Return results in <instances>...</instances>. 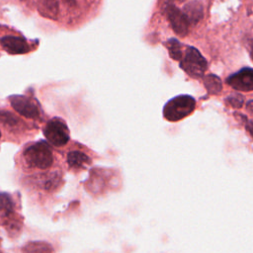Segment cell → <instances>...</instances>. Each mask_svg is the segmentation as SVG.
Segmentation results:
<instances>
[{
  "instance_id": "1",
  "label": "cell",
  "mask_w": 253,
  "mask_h": 253,
  "mask_svg": "<svg viewBox=\"0 0 253 253\" xmlns=\"http://www.w3.org/2000/svg\"><path fill=\"white\" fill-rule=\"evenodd\" d=\"M19 176H29L63 168L59 153L46 140H29L22 144L14 156Z\"/></svg>"
},
{
  "instance_id": "2",
  "label": "cell",
  "mask_w": 253,
  "mask_h": 253,
  "mask_svg": "<svg viewBox=\"0 0 253 253\" xmlns=\"http://www.w3.org/2000/svg\"><path fill=\"white\" fill-rule=\"evenodd\" d=\"M19 183L30 200L39 205H46L63 189L65 171L63 168H55L34 175L19 176Z\"/></svg>"
},
{
  "instance_id": "3",
  "label": "cell",
  "mask_w": 253,
  "mask_h": 253,
  "mask_svg": "<svg viewBox=\"0 0 253 253\" xmlns=\"http://www.w3.org/2000/svg\"><path fill=\"white\" fill-rule=\"evenodd\" d=\"M40 126L17 113L0 109V132L2 140L22 145L33 139Z\"/></svg>"
},
{
  "instance_id": "4",
  "label": "cell",
  "mask_w": 253,
  "mask_h": 253,
  "mask_svg": "<svg viewBox=\"0 0 253 253\" xmlns=\"http://www.w3.org/2000/svg\"><path fill=\"white\" fill-rule=\"evenodd\" d=\"M62 167L65 172L79 174L86 171L93 163L92 155L85 145L76 140H70L63 148L58 149Z\"/></svg>"
},
{
  "instance_id": "5",
  "label": "cell",
  "mask_w": 253,
  "mask_h": 253,
  "mask_svg": "<svg viewBox=\"0 0 253 253\" xmlns=\"http://www.w3.org/2000/svg\"><path fill=\"white\" fill-rule=\"evenodd\" d=\"M41 128L46 141L56 150L63 148L71 140L69 127L66 122L59 117L46 120Z\"/></svg>"
},
{
  "instance_id": "6",
  "label": "cell",
  "mask_w": 253,
  "mask_h": 253,
  "mask_svg": "<svg viewBox=\"0 0 253 253\" xmlns=\"http://www.w3.org/2000/svg\"><path fill=\"white\" fill-rule=\"evenodd\" d=\"M196 107V101L192 96L180 95L166 103L163 116L170 122H176L190 115Z\"/></svg>"
},
{
  "instance_id": "7",
  "label": "cell",
  "mask_w": 253,
  "mask_h": 253,
  "mask_svg": "<svg viewBox=\"0 0 253 253\" xmlns=\"http://www.w3.org/2000/svg\"><path fill=\"white\" fill-rule=\"evenodd\" d=\"M9 100L13 110L20 116L36 124L42 121V111L35 100L20 95L12 96Z\"/></svg>"
},
{
  "instance_id": "8",
  "label": "cell",
  "mask_w": 253,
  "mask_h": 253,
  "mask_svg": "<svg viewBox=\"0 0 253 253\" xmlns=\"http://www.w3.org/2000/svg\"><path fill=\"white\" fill-rule=\"evenodd\" d=\"M180 65L191 77L195 78L202 77L208 67L207 60L197 48L192 46L186 49L185 54L181 58Z\"/></svg>"
},
{
  "instance_id": "9",
  "label": "cell",
  "mask_w": 253,
  "mask_h": 253,
  "mask_svg": "<svg viewBox=\"0 0 253 253\" xmlns=\"http://www.w3.org/2000/svg\"><path fill=\"white\" fill-rule=\"evenodd\" d=\"M166 15L171 23L174 32L179 36H185L189 31V22L183 13L176 6L170 4L165 7Z\"/></svg>"
},
{
  "instance_id": "10",
  "label": "cell",
  "mask_w": 253,
  "mask_h": 253,
  "mask_svg": "<svg viewBox=\"0 0 253 253\" xmlns=\"http://www.w3.org/2000/svg\"><path fill=\"white\" fill-rule=\"evenodd\" d=\"M227 84L239 91H253V69L243 68L227 78Z\"/></svg>"
},
{
  "instance_id": "11",
  "label": "cell",
  "mask_w": 253,
  "mask_h": 253,
  "mask_svg": "<svg viewBox=\"0 0 253 253\" xmlns=\"http://www.w3.org/2000/svg\"><path fill=\"white\" fill-rule=\"evenodd\" d=\"M3 48L12 54H21L29 51V45L25 39L15 36H5L0 39Z\"/></svg>"
},
{
  "instance_id": "12",
  "label": "cell",
  "mask_w": 253,
  "mask_h": 253,
  "mask_svg": "<svg viewBox=\"0 0 253 253\" xmlns=\"http://www.w3.org/2000/svg\"><path fill=\"white\" fill-rule=\"evenodd\" d=\"M183 13L189 24H198L203 18V6L199 1H191L185 5Z\"/></svg>"
},
{
  "instance_id": "13",
  "label": "cell",
  "mask_w": 253,
  "mask_h": 253,
  "mask_svg": "<svg viewBox=\"0 0 253 253\" xmlns=\"http://www.w3.org/2000/svg\"><path fill=\"white\" fill-rule=\"evenodd\" d=\"M204 84L207 89V91L210 94H217L221 91L222 89V83L219 77L213 74H209L204 78Z\"/></svg>"
},
{
  "instance_id": "14",
  "label": "cell",
  "mask_w": 253,
  "mask_h": 253,
  "mask_svg": "<svg viewBox=\"0 0 253 253\" xmlns=\"http://www.w3.org/2000/svg\"><path fill=\"white\" fill-rule=\"evenodd\" d=\"M166 46H167V49L169 51L170 56L173 59L180 60L182 58V56H183V54H182V45L177 40H175V39L169 40L166 43Z\"/></svg>"
},
{
  "instance_id": "15",
  "label": "cell",
  "mask_w": 253,
  "mask_h": 253,
  "mask_svg": "<svg viewBox=\"0 0 253 253\" xmlns=\"http://www.w3.org/2000/svg\"><path fill=\"white\" fill-rule=\"evenodd\" d=\"M226 103L231 106L232 108H241L243 103H244V98L243 96H241L240 94H231L230 96H228L226 99H225Z\"/></svg>"
},
{
  "instance_id": "16",
  "label": "cell",
  "mask_w": 253,
  "mask_h": 253,
  "mask_svg": "<svg viewBox=\"0 0 253 253\" xmlns=\"http://www.w3.org/2000/svg\"><path fill=\"white\" fill-rule=\"evenodd\" d=\"M246 129L249 131V133L253 136V120L248 121L246 124Z\"/></svg>"
},
{
  "instance_id": "17",
  "label": "cell",
  "mask_w": 253,
  "mask_h": 253,
  "mask_svg": "<svg viewBox=\"0 0 253 253\" xmlns=\"http://www.w3.org/2000/svg\"><path fill=\"white\" fill-rule=\"evenodd\" d=\"M246 109L248 112L252 113L253 114V100L249 101L247 104H246Z\"/></svg>"
},
{
  "instance_id": "18",
  "label": "cell",
  "mask_w": 253,
  "mask_h": 253,
  "mask_svg": "<svg viewBox=\"0 0 253 253\" xmlns=\"http://www.w3.org/2000/svg\"><path fill=\"white\" fill-rule=\"evenodd\" d=\"M3 142V140H2V135H1V132H0V149H1V143Z\"/></svg>"
},
{
  "instance_id": "19",
  "label": "cell",
  "mask_w": 253,
  "mask_h": 253,
  "mask_svg": "<svg viewBox=\"0 0 253 253\" xmlns=\"http://www.w3.org/2000/svg\"><path fill=\"white\" fill-rule=\"evenodd\" d=\"M251 57H252V59H253V47H252V49H251Z\"/></svg>"
},
{
  "instance_id": "20",
  "label": "cell",
  "mask_w": 253,
  "mask_h": 253,
  "mask_svg": "<svg viewBox=\"0 0 253 253\" xmlns=\"http://www.w3.org/2000/svg\"><path fill=\"white\" fill-rule=\"evenodd\" d=\"M2 225V218H1V214H0V226Z\"/></svg>"
},
{
  "instance_id": "21",
  "label": "cell",
  "mask_w": 253,
  "mask_h": 253,
  "mask_svg": "<svg viewBox=\"0 0 253 253\" xmlns=\"http://www.w3.org/2000/svg\"><path fill=\"white\" fill-rule=\"evenodd\" d=\"M178 1H182V0H178Z\"/></svg>"
}]
</instances>
